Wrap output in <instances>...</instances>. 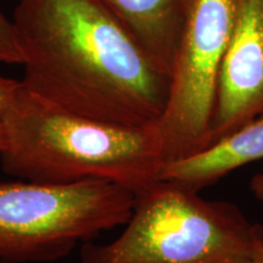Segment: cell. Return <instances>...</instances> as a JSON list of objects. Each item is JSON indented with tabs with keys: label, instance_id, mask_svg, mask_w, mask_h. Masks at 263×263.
I'll use <instances>...</instances> for the list:
<instances>
[{
	"label": "cell",
	"instance_id": "1",
	"mask_svg": "<svg viewBox=\"0 0 263 263\" xmlns=\"http://www.w3.org/2000/svg\"><path fill=\"white\" fill-rule=\"evenodd\" d=\"M26 89L81 116L150 127L171 77L98 0H20L12 16Z\"/></svg>",
	"mask_w": 263,
	"mask_h": 263
},
{
	"label": "cell",
	"instance_id": "2",
	"mask_svg": "<svg viewBox=\"0 0 263 263\" xmlns=\"http://www.w3.org/2000/svg\"><path fill=\"white\" fill-rule=\"evenodd\" d=\"M0 162L9 176L48 184L111 182L140 193L164 167L155 126L126 127L73 114L20 82L0 117Z\"/></svg>",
	"mask_w": 263,
	"mask_h": 263
},
{
	"label": "cell",
	"instance_id": "3",
	"mask_svg": "<svg viewBox=\"0 0 263 263\" xmlns=\"http://www.w3.org/2000/svg\"><path fill=\"white\" fill-rule=\"evenodd\" d=\"M256 229L234 203L160 178L137 194L116 239L82 245L80 263H251Z\"/></svg>",
	"mask_w": 263,
	"mask_h": 263
},
{
	"label": "cell",
	"instance_id": "4",
	"mask_svg": "<svg viewBox=\"0 0 263 263\" xmlns=\"http://www.w3.org/2000/svg\"><path fill=\"white\" fill-rule=\"evenodd\" d=\"M136 193L105 180L0 183V261L47 263L124 226Z\"/></svg>",
	"mask_w": 263,
	"mask_h": 263
},
{
	"label": "cell",
	"instance_id": "5",
	"mask_svg": "<svg viewBox=\"0 0 263 263\" xmlns=\"http://www.w3.org/2000/svg\"><path fill=\"white\" fill-rule=\"evenodd\" d=\"M238 0H194L180 37L159 133L164 166L205 149Z\"/></svg>",
	"mask_w": 263,
	"mask_h": 263
},
{
	"label": "cell",
	"instance_id": "6",
	"mask_svg": "<svg viewBox=\"0 0 263 263\" xmlns=\"http://www.w3.org/2000/svg\"><path fill=\"white\" fill-rule=\"evenodd\" d=\"M262 110L263 0H238L234 27L219 74L209 145Z\"/></svg>",
	"mask_w": 263,
	"mask_h": 263
},
{
	"label": "cell",
	"instance_id": "7",
	"mask_svg": "<svg viewBox=\"0 0 263 263\" xmlns=\"http://www.w3.org/2000/svg\"><path fill=\"white\" fill-rule=\"evenodd\" d=\"M261 160L263 110L238 129L205 149L167 163L160 178L176 180L200 192L233 171Z\"/></svg>",
	"mask_w": 263,
	"mask_h": 263
},
{
	"label": "cell",
	"instance_id": "8",
	"mask_svg": "<svg viewBox=\"0 0 263 263\" xmlns=\"http://www.w3.org/2000/svg\"><path fill=\"white\" fill-rule=\"evenodd\" d=\"M170 74L194 0H98Z\"/></svg>",
	"mask_w": 263,
	"mask_h": 263
},
{
	"label": "cell",
	"instance_id": "9",
	"mask_svg": "<svg viewBox=\"0 0 263 263\" xmlns=\"http://www.w3.org/2000/svg\"><path fill=\"white\" fill-rule=\"evenodd\" d=\"M0 64H22L12 20L0 10Z\"/></svg>",
	"mask_w": 263,
	"mask_h": 263
},
{
	"label": "cell",
	"instance_id": "10",
	"mask_svg": "<svg viewBox=\"0 0 263 263\" xmlns=\"http://www.w3.org/2000/svg\"><path fill=\"white\" fill-rule=\"evenodd\" d=\"M20 85V81L0 76V117L11 104Z\"/></svg>",
	"mask_w": 263,
	"mask_h": 263
},
{
	"label": "cell",
	"instance_id": "11",
	"mask_svg": "<svg viewBox=\"0 0 263 263\" xmlns=\"http://www.w3.org/2000/svg\"><path fill=\"white\" fill-rule=\"evenodd\" d=\"M251 263H263V227L257 224Z\"/></svg>",
	"mask_w": 263,
	"mask_h": 263
},
{
	"label": "cell",
	"instance_id": "12",
	"mask_svg": "<svg viewBox=\"0 0 263 263\" xmlns=\"http://www.w3.org/2000/svg\"><path fill=\"white\" fill-rule=\"evenodd\" d=\"M250 190L256 199L263 201V172L256 173L250 182Z\"/></svg>",
	"mask_w": 263,
	"mask_h": 263
},
{
	"label": "cell",
	"instance_id": "13",
	"mask_svg": "<svg viewBox=\"0 0 263 263\" xmlns=\"http://www.w3.org/2000/svg\"><path fill=\"white\" fill-rule=\"evenodd\" d=\"M3 147V128H2V122H0V151H2Z\"/></svg>",
	"mask_w": 263,
	"mask_h": 263
}]
</instances>
